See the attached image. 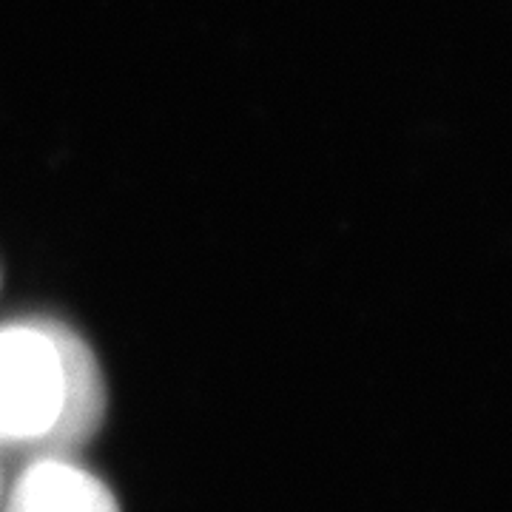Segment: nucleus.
Wrapping results in <instances>:
<instances>
[{
    "label": "nucleus",
    "instance_id": "obj_2",
    "mask_svg": "<svg viewBox=\"0 0 512 512\" xmlns=\"http://www.w3.org/2000/svg\"><path fill=\"white\" fill-rule=\"evenodd\" d=\"M0 512H120V504L77 458L29 456L6 484Z\"/></svg>",
    "mask_w": 512,
    "mask_h": 512
},
{
    "label": "nucleus",
    "instance_id": "obj_1",
    "mask_svg": "<svg viewBox=\"0 0 512 512\" xmlns=\"http://www.w3.org/2000/svg\"><path fill=\"white\" fill-rule=\"evenodd\" d=\"M106 419L94 350L49 316L0 322V453L72 456Z\"/></svg>",
    "mask_w": 512,
    "mask_h": 512
},
{
    "label": "nucleus",
    "instance_id": "obj_3",
    "mask_svg": "<svg viewBox=\"0 0 512 512\" xmlns=\"http://www.w3.org/2000/svg\"><path fill=\"white\" fill-rule=\"evenodd\" d=\"M3 495H6V473H3V458H0V504H3Z\"/></svg>",
    "mask_w": 512,
    "mask_h": 512
}]
</instances>
